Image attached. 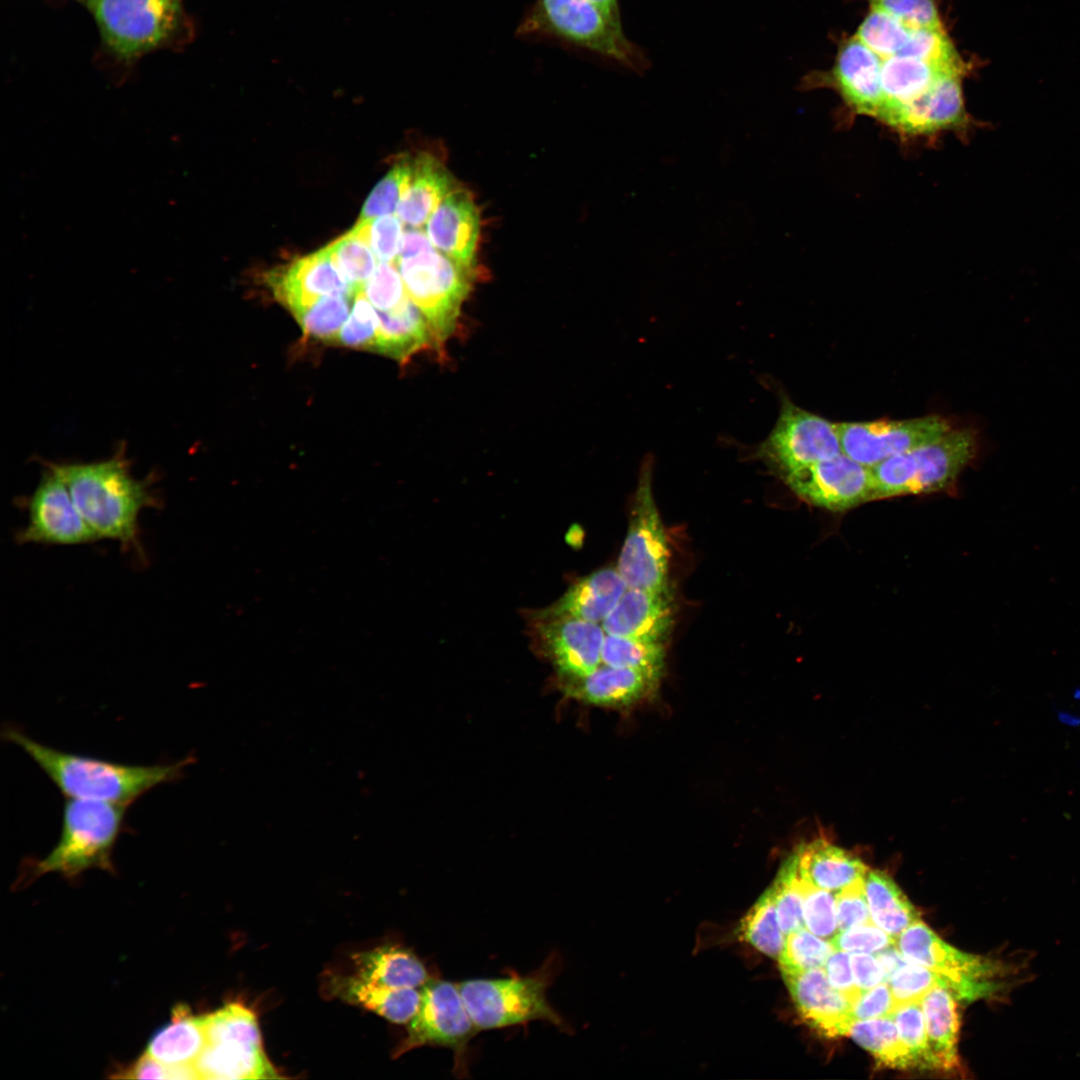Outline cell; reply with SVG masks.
Listing matches in <instances>:
<instances>
[{
    "label": "cell",
    "instance_id": "836d02e7",
    "mask_svg": "<svg viewBox=\"0 0 1080 1080\" xmlns=\"http://www.w3.org/2000/svg\"><path fill=\"white\" fill-rule=\"evenodd\" d=\"M863 882L873 923L892 938L919 920L918 911L886 873L868 870Z\"/></svg>",
    "mask_w": 1080,
    "mask_h": 1080
},
{
    "label": "cell",
    "instance_id": "277c9868",
    "mask_svg": "<svg viewBox=\"0 0 1080 1080\" xmlns=\"http://www.w3.org/2000/svg\"><path fill=\"white\" fill-rule=\"evenodd\" d=\"M980 451L976 427L954 426L929 443L870 467L872 500L951 488Z\"/></svg>",
    "mask_w": 1080,
    "mask_h": 1080
},
{
    "label": "cell",
    "instance_id": "44dd1931",
    "mask_svg": "<svg viewBox=\"0 0 1080 1080\" xmlns=\"http://www.w3.org/2000/svg\"><path fill=\"white\" fill-rule=\"evenodd\" d=\"M803 1020L826 1037L847 1036L852 1023V1003L828 981L822 968L783 975Z\"/></svg>",
    "mask_w": 1080,
    "mask_h": 1080
},
{
    "label": "cell",
    "instance_id": "f907efd6",
    "mask_svg": "<svg viewBox=\"0 0 1080 1080\" xmlns=\"http://www.w3.org/2000/svg\"><path fill=\"white\" fill-rule=\"evenodd\" d=\"M363 293L379 311L391 310L408 298L396 262L380 261L365 283Z\"/></svg>",
    "mask_w": 1080,
    "mask_h": 1080
},
{
    "label": "cell",
    "instance_id": "c3c4849f",
    "mask_svg": "<svg viewBox=\"0 0 1080 1080\" xmlns=\"http://www.w3.org/2000/svg\"><path fill=\"white\" fill-rule=\"evenodd\" d=\"M894 1009L913 1002H920L924 995L937 985H943L941 978L931 970L906 962L887 980Z\"/></svg>",
    "mask_w": 1080,
    "mask_h": 1080
},
{
    "label": "cell",
    "instance_id": "1f68e13d",
    "mask_svg": "<svg viewBox=\"0 0 1080 1080\" xmlns=\"http://www.w3.org/2000/svg\"><path fill=\"white\" fill-rule=\"evenodd\" d=\"M376 311L379 318L376 352L404 362L434 344L427 320L409 297L391 310Z\"/></svg>",
    "mask_w": 1080,
    "mask_h": 1080
},
{
    "label": "cell",
    "instance_id": "ac0fdd59",
    "mask_svg": "<svg viewBox=\"0 0 1080 1080\" xmlns=\"http://www.w3.org/2000/svg\"><path fill=\"white\" fill-rule=\"evenodd\" d=\"M881 67L882 59L854 35L841 43L831 71L808 76L803 87H831L849 114L876 119L883 104Z\"/></svg>",
    "mask_w": 1080,
    "mask_h": 1080
},
{
    "label": "cell",
    "instance_id": "9c48e42d",
    "mask_svg": "<svg viewBox=\"0 0 1080 1080\" xmlns=\"http://www.w3.org/2000/svg\"><path fill=\"white\" fill-rule=\"evenodd\" d=\"M406 293L427 320L434 345L445 344L453 334L462 305L473 282L474 269L436 248L396 260Z\"/></svg>",
    "mask_w": 1080,
    "mask_h": 1080
},
{
    "label": "cell",
    "instance_id": "ba28073f",
    "mask_svg": "<svg viewBox=\"0 0 1080 1080\" xmlns=\"http://www.w3.org/2000/svg\"><path fill=\"white\" fill-rule=\"evenodd\" d=\"M203 1018L206 1044L194 1065L198 1079L279 1078L263 1051L250 1009L229 1003Z\"/></svg>",
    "mask_w": 1080,
    "mask_h": 1080
},
{
    "label": "cell",
    "instance_id": "60d3db41",
    "mask_svg": "<svg viewBox=\"0 0 1080 1080\" xmlns=\"http://www.w3.org/2000/svg\"><path fill=\"white\" fill-rule=\"evenodd\" d=\"M911 30L892 15L870 7L855 36L883 60L903 49Z\"/></svg>",
    "mask_w": 1080,
    "mask_h": 1080
},
{
    "label": "cell",
    "instance_id": "83f0119b",
    "mask_svg": "<svg viewBox=\"0 0 1080 1080\" xmlns=\"http://www.w3.org/2000/svg\"><path fill=\"white\" fill-rule=\"evenodd\" d=\"M353 962L355 975L392 988L421 989L435 977L412 950L400 944L357 953Z\"/></svg>",
    "mask_w": 1080,
    "mask_h": 1080
},
{
    "label": "cell",
    "instance_id": "8d00e7d4",
    "mask_svg": "<svg viewBox=\"0 0 1080 1080\" xmlns=\"http://www.w3.org/2000/svg\"><path fill=\"white\" fill-rule=\"evenodd\" d=\"M602 663L662 674L665 646L662 641L608 634L603 642Z\"/></svg>",
    "mask_w": 1080,
    "mask_h": 1080
},
{
    "label": "cell",
    "instance_id": "74e56055",
    "mask_svg": "<svg viewBox=\"0 0 1080 1080\" xmlns=\"http://www.w3.org/2000/svg\"><path fill=\"white\" fill-rule=\"evenodd\" d=\"M777 919L787 935L805 927L803 918L804 889L798 866L797 850L782 865L771 886Z\"/></svg>",
    "mask_w": 1080,
    "mask_h": 1080
},
{
    "label": "cell",
    "instance_id": "4fadbf2b",
    "mask_svg": "<svg viewBox=\"0 0 1080 1080\" xmlns=\"http://www.w3.org/2000/svg\"><path fill=\"white\" fill-rule=\"evenodd\" d=\"M842 453L836 423L811 413L781 396L778 419L756 456L782 478Z\"/></svg>",
    "mask_w": 1080,
    "mask_h": 1080
},
{
    "label": "cell",
    "instance_id": "b9f144b4",
    "mask_svg": "<svg viewBox=\"0 0 1080 1080\" xmlns=\"http://www.w3.org/2000/svg\"><path fill=\"white\" fill-rule=\"evenodd\" d=\"M834 950L830 941L816 936L805 927L790 932L785 935L778 957L782 975L823 968Z\"/></svg>",
    "mask_w": 1080,
    "mask_h": 1080
},
{
    "label": "cell",
    "instance_id": "5bb4252c",
    "mask_svg": "<svg viewBox=\"0 0 1080 1080\" xmlns=\"http://www.w3.org/2000/svg\"><path fill=\"white\" fill-rule=\"evenodd\" d=\"M954 426L941 415L836 423L842 453L867 467L929 443Z\"/></svg>",
    "mask_w": 1080,
    "mask_h": 1080
},
{
    "label": "cell",
    "instance_id": "d6a6232c",
    "mask_svg": "<svg viewBox=\"0 0 1080 1080\" xmlns=\"http://www.w3.org/2000/svg\"><path fill=\"white\" fill-rule=\"evenodd\" d=\"M921 1006L933 1068L951 1070L959 1066L956 998L948 988L937 985L924 995Z\"/></svg>",
    "mask_w": 1080,
    "mask_h": 1080
},
{
    "label": "cell",
    "instance_id": "4dcf8cb0",
    "mask_svg": "<svg viewBox=\"0 0 1080 1080\" xmlns=\"http://www.w3.org/2000/svg\"><path fill=\"white\" fill-rule=\"evenodd\" d=\"M627 589L617 569L604 568L575 583L548 611L597 623L609 615Z\"/></svg>",
    "mask_w": 1080,
    "mask_h": 1080
},
{
    "label": "cell",
    "instance_id": "681fc988",
    "mask_svg": "<svg viewBox=\"0 0 1080 1080\" xmlns=\"http://www.w3.org/2000/svg\"><path fill=\"white\" fill-rule=\"evenodd\" d=\"M803 889L805 928L818 937L832 939L838 932L835 894L813 886L805 880H803Z\"/></svg>",
    "mask_w": 1080,
    "mask_h": 1080
},
{
    "label": "cell",
    "instance_id": "ee69618b",
    "mask_svg": "<svg viewBox=\"0 0 1080 1080\" xmlns=\"http://www.w3.org/2000/svg\"><path fill=\"white\" fill-rule=\"evenodd\" d=\"M413 170V159L399 161L373 188L366 199L358 220L391 215L397 211Z\"/></svg>",
    "mask_w": 1080,
    "mask_h": 1080
},
{
    "label": "cell",
    "instance_id": "484cf974",
    "mask_svg": "<svg viewBox=\"0 0 1080 1080\" xmlns=\"http://www.w3.org/2000/svg\"><path fill=\"white\" fill-rule=\"evenodd\" d=\"M457 187L455 178L441 160L421 153L413 159L412 175L399 202L397 216L405 226L421 228Z\"/></svg>",
    "mask_w": 1080,
    "mask_h": 1080
},
{
    "label": "cell",
    "instance_id": "7402d4cb",
    "mask_svg": "<svg viewBox=\"0 0 1080 1080\" xmlns=\"http://www.w3.org/2000/svg\"><path fill=\"white\" fill-rule=\"evenodd\" d=\"M426 233L437 250L474 269L480 236V213L472 194L453 190L426 223Z\"/></svg>",
    "mask_w": 1080,
    "mask_h": 1080
},
{
    "label": "cell",
    "instance_id": "5b68a950",
    "mask_svg": "<svg viewBox=\"0 0 1080 1080\" xmlns=\"http://www.w3.org/2000/svg\"><path fill=\"white\" fill-rule=\"evenodd\" d=\"M127 806L66 798L59 839L42 859L29 864V878L57 873L67 879L88 869L114 872L112 852L124 829Z\"/></svg>",
    "mask_w": 1080,
    "mask_h": 1080
},
{
    "label": "cell",
    "instance_id": "e575fe53",
    "mask_svg": "<svg viewBox=\"0 0 1080 1080\" xmlns=\"http://www.w3.org/2000/svg\"><path fill=\"white\" fill-rule=\"evenodd\" d=\"M847 1036L869 1051L880 1066L896 1069L915 1068L909 1050L900 1039L891 1016L855 1020Z\"/></svg>",
    "mask_w": 1080,
    "mask_h": 1080
},
{
    "label": "cell",
    "instance_id": "6125c7cd",
    "mask_svg": "<svg viewBox=\"0 0 1080 1080\" xmlns=\"http://www.w3.org/2000/svg\"><path fill=\"white\" fill-rule=\"evenodd\" d=\"M596 4L606 15L617 23H621L618 0H590Z\"/></svg>",
    "mask_w": 1080,
    "mask_h": 1080
},
{
    "label": "cell",
    "instance_id": "7c38bea8",
    "mask_svg": "<svg viewBox=\"0 0 1080 1080\" xmlns=\"http://www.w3.org/2000/svg\"><path fill=\"white\" fill-rule=\"evenodd\" d=\"M479 1032L462 999L457 983L432 978L421 988L419 1009L408 1023L396 1056L422 1046L449 1048L457 1076L467 1075L468 1044Z\"/></svg>",
    "mask_w": 1080,
    "mask_h": 1080
},
{
    "label": "cell",
    "instance_id": "2e32d148",
    "mask_svg": "<svg viewBox=\"0 0 1080 1080\" xmlns=\"http://www.w3.org/2000/svg\"><path fill=\"white\" fill-rule=\"evenodd\" d=\"M964 75H942L924 94L900 109L887 127L902 139L933 138L943 132L967 139L976 121L965 107Z\"/></svg>",
    "mask_w": 1080,
    "mask_h": 1080
},
{
    "label": "cell",
    "instance_id": "3957f363",
    "mask_svg": "<svg viewBox=\"0 0 1080 1080\" xmlns=\"http://www.w3.org/2000/svg\"><path fill=\"white\" fill-rule=\"evenodd\" d=\"M104 53L129 67L148 53L189 43L195 27L183 0H85Z\"/></svg>",
    "mask_w": 1080,
    "mask_h": 1080
},
{
    "label": "cell",
    "instance_id": "94428289",
    "mask_svg": "<svg viewBox=\"0 0 1080 1080\" xmlns=\"http://www.w3.org/2000/svg\"><path fill=\"white\" fill-rule=\"evenodd\" d=\"M875 957L884 970L886 981L901 965L907 962L895 945L877 952Z\"/></svg>",
    "mask_w": 1080,
    "mask_h": 1080
},
{
    "label": "cell",
    "instance_id": "f35d334b",
    "mask_svg": "<svg viewBox=\"0 0 1080 1080\" xmlns=\"http://www.w3.org/2000/svg\"><path fill=\"white\" fill-rule=\"evenodd\" d=\"M326 247L347 281L357 291L363 290L377 267L376 255L368 242L352 228Z\"/></svg>",
    "mask_w": 1080,
    "mask_h": 1080
},
{
    "label": "cell",
    "instance_id": "d590c367",
    "mask_svg": "<svg viewBox=\"0 0 1080 1080\" xmlns=\"http://www.w3.org/2000/svg\"><path fill=\"white\" fill-rule=\"evenodd\" d=\"M738 936L758 951L778 959L784 945L785 934L777 919L771 887L746 913L740 922Z\"/></svg>",
    "mask_w": 1080,
    "mask_h": 1080
},
{
    "label": "cell",
    "instance_id": "9a60e30c",
    "mask_svg": "<svg viewBox=\"0 0 1080 1080\" xmlns=\"http://www.w3.org/2000/svg\"><path fill=\"white\" fill-rule=\"evenodd\" d=\"M28 521L18 531L21 544L79 545L98 540L61 477L48 465L27 502Z\"/></svg>",
    "mask_w": 1080,
    "mask_h": 1080
},
{
    "label": "cell",
    "instance_id": "f1b7e54d",
    "mask_svg": "<svg viewBox=\"0 0 1080 1080\" xmlns=\"http://www.w3.org/2000/svg\"><path fill=\"white\" fill-rule=\"evenodd\" d=\"M206 1044L203 1016L184 1005L173 1009L171 1021L150 1038L146 1054L172 1068L194 1067Z\"/></svg>",
    "mask_w": 1080,
    "mask_h": 1080
},
{
    "label": "cell",
    "instance_id": "603a6c76",
    "mask_svg": "<svg viewBox=\"0 0 1080 1080\" xmlns=\"http://www.w3.org/2000/svg\"><path fill=\"white\" fill-rule=\"evenodd\" d=\"M662 674L645 670L599 666L592 673L565 679L566 694L586 704L604 707H628L650 696Z\"/></svg>",
    "mask_w": 1080,
    "mask_h": 1080
},
{
    "label": "cell",
    "instance_id": "680465c9",
    "mask_svg": "<svg viewBox=\"0 0 1080 1080\" xmlns=\"http://www.w3.org/2000/svg\"><path fill=\"white\" fill-rule=\"evenodd\" d=\"M850 963L855 982L862 991L886 981L884 970L875 956L853 953L850 955Z\"/></svg>",
    "mask_w": 1080,
    "mask_h": 1080
},
{
    "label": "cell",
    "instance_id": "ab89813d",
    "mask_svg": "<svg viewBox=\"0 0 1080 1080\" xmlns=\"http://www.w3.org/2000/svg\"><path fill=\"white\" fill-rule=\"evenodd\" d=\"M354 298L345 295L325 296L294 317L305 335L336 342L350 315Z\"/></svg>",
    "mask_w": 1080,
    "mask_h": 1080
},
{
    "label": "cell",
    "instance_id": "d6986e66",
    "mask_svg": "<svg viewBox=\"0 0 1080 1080\" xmlns=\"http://www.w3.org/2000/svg\"><path fill=\"white\" fill-rule=\"evenodd\" d=\"M535 630L543 649L561 678H580L592 673L602 662L604 630L596 622L543 611Z\"/></svg>",
    "mask_w": 1080,
    "mask_h": 1080
},
{
    "label": "cell",
    "instance_id": "d4e9b609",
    "mask_svg": "<svg viewBox=\"0 0 1080 1080\" xmlns=\"http://www.w3.org/2000/svg\"><path fill=\"white\" fill-rule=\"evenodd\" d=\"M965 71L914 57L894 55L882 60L883 104L876 120L887 126L896 113L924 94L942 75Z\"/></svg>",
    "mask_w": 1080,
    "mask_h": 1080
},
{
    "label": "cell",
    "instance_id": "f6af8a7d",
    "mask_svg": "<svg viewBox=\"0 0 1080 1080\" xmlns=\"http://www.w3.org/2000/svg\"><path fill=\"white\" fill-rule=\"evenodd\" d=\"M900 1039L909 1050L915 1068L934 1069L920 1002L899 1006L890 1015Z\"/></svg>",
    "mask_w": 1080,
    "mask_h": 1080
},
{
    "label": "cell",
    "instance_id": "f546056e",
    "mask_svg": "<svg viewBox=\"0 0 1080 1080\" xmlns=\"http://www.w3.org/2000/svg\"><path fill=\"white\" fill-rule=\"evenodd\" d=\"M797 852L802 879L831 892L863 879L869 870L856 855L823 839L803 845Z\"/></svg>",
    "mask_w": 1080,
    "mask_h": 1080
},
{
    "label": "cell",
    "instance_id": "816d5d0a",
    "mask_svg": "<svg viewBox=\"0 0 1080 1080\" xmlns=\"http://www.w3.org/2000/svg\"><path fill=\"white\" fill-rule=\"evenodd\" d=\"M870 7L880 9L910 29L943 26L938 0H868Z\"/></svg>",
    "mask_w": 1080,
    "mask_h": 1080
},
{
    "label": "cell",
    "instance_id": "6da1fadb",
    "mask_svg": "<svg viewBox=\"0 0 1080 1080\" xmlns=\"http://www.w3.org/2000/svg\"><path fill=\"white\" fill-rule=\"evenodd\" d=\"M2 737L20 747L66 798L124 806L156 786L179 780L193 760L188 757L156 765L117 763L55 749L9 725L3 728Z\"/></svg>",
    "mask_w": 1080,
    "mask_h": 1080
},
{
    "label": "cell",
    "instance_id": "4316f807",
    "mask_svg": "<svg viewBox=\"0 0 1080 1080\" xmlns=\"http://www.w3.org/2000/svg\"><path fill=\"white\" fill-rule=\"evenodd\" d=\"M329 991L335 997L369 1009L395 1024H408L421 1002V989L387 987L355 974L333 975Z\"/></svg>",
    "mask_w": 1080,
    "mask_h": 1080
},
{
    "label": "cell",
    "instance_id": "11a10c76",
    "mask_svg": "<svg viewBox=\"0 0 1080 1080\" xmlns=\"http://www.w3.org/2000/svg\"><path fill=\"white\" fill-rule=\"evenodd\" d=\"M114 1077L124 1079H198L194 1067L172 1068L146 1053Z\"/></svg>",
    "mask_w": 1080,
    "mask_h": 1080
},
{
    "label": "cell",
    "instance_id": "e0dca14e",
    "mask_svg": "<svg viewBox=\"0 0 1080 1080\" xmlns=\"http://www.w3.org/2000/svg\"><path fill=\"white\" fill-rule=\"evenodd\" d=\"M783 480L801 499L831 511L872 501L870 467L843 453L798 469Z\"/></svg>",
    "mask_w": 1080,
    "mask_h": 1080
},
{
    "label": "cell",
    "instance_id": "91938a15",
    "mask_svg": "<svg viewBox=\"0 0 1080 1080\" xmlns=\"http://www.w3.org/2000/svg\"><path fill=\"white\" fill-rule=\"evenodd\" d=\"M434 248L426 231L408 227L403 231L398 258H410Z\"/></svg>",
    "mask_w": 1080,
    "mask_h": 1080
},
{
    "label": "cell",
    "instance_id": "6f0895ef",
    "mask_svg": "<svg viewBox=\"0 0 1080 1080\" xmlns=\"http://www.w3.org/2000/svg\"><path fill=\"white\" fill-rule=\"evenodd\" d=\"M893 1011V998L887 981L863 991L852 1006L854 1020L887 1017Z\"/></svg>",
    "mask_w": 1080,
    "mask_h": 1080
},
{
    "label": "cell",
    "instance_id": "7dc6e473",
    "mask_svg": "<svg viewBox=\"0 0 1080 1080\" xmlns=\"http://www.w3.org/2000/svg\"><path fill=\"white\" fill-rule=\"evenodd\" d=\"M403 225L398 216L391 214L358 220L353 228L368 242L380 261L396 262L404 231Z\"/></svg>",
    "mask_w": 1080,
    "mask_h": 1080
},
{
    "label": "cell",
    "instance_id": "8992f818",
    "mask_svg": "<svg viewBox=\"0 0 1080 1080\" xmlns=\"http://www.w3.org/2000/svg\"><path fill=\"white\" fill-rule=\"evenodd\" d=\"M560 968V956L553 952L528 975L469 979L457 985L478 1031L524 1025L535 1020L568 1031L567 1024L546 996Z\"/></svg>",
    "mask_w": 1080,
    "mask_h": 1080
},
{
    "label": "cell",
    "instance_id": "9f6ffc18",
    "mask_svg": "<svg viewBox=\"0 0 1080 1080\" xmlns=\"http://www.w3.org/2000/svg\"><path fill=\"white\" fill-rule=\"evenodd\" d=\"M824 971L830 984L853 1004L863 991L857 986L848 952L834 950L828 957Z\"/></svg>",
    "mask_w": 1080,
    "mask_h": 1080
},
{
    "label": "cell",
    "instance_id": "8fae6325",
    "mask_svg": "<svg viewBox=\"0 0 1080 1080\" xmlns=\"http://www.w3.org/2000/svg\"><path fill=\"white\" fill-rule=\"evenodd\" d=\"M651 458L642 465L617 570L630 589L667 592L669 550L651 487Z\"/></svg>",
    "mask_w": 1080,
    "mask_h": 1080
},
{
    "label": "cell",
    "instance_id": "db71d44e",
    "mask_svg": "<svg viewBox=\"0 0 1080 1080\" xmlns=\"http://www.w3.org/2000/svg\"><path fill=\"white\" fill-rule=\"evenodd\" d=\"M863 879L835 893L838 932L873 922L865 895Z\"/></svg>",
    "mask_w": 1080,
    "mask_h": 1080
},
{
    "label": "cell",
    "instance_id": "7bdbcfd3",
    "mask_svg": "<svg viewBox=\"0 0 1080 1080\" xmlns=\"http://www.w3.org/2000/svg\"><path fill=\"white\" fill-rule=\"evenodd\" d=\"M897 55L914 57L943 67L969 72L944 27L912 29L909 39Z\"/></svg>",
    "mask_w": 1080,
    "mask_h": 1080
},
{
    "label": "cell",
    "instance_id": "cb8c5ba5",
    "mask_svg": "<svg viewBox=\"0 0 1080 1080\" xmlns=\"http://www.w3.org/2000/svg\"><path fill=\"white\" fill-rule=\"evenodd\" d=\"M668 592L628 588L602 621L607 634L664 642L672 626Z\"/></svg>",
    "mask_w": 1080,
    "mask_h": 1080
},
{
    "label": "cell",
    "instance_id": "ffe728a7",
    "mask_svg": "<svg viewBox=\"0 0 1080 1080\" xmlns=\"http://www.w3.org/2000/svg\"><path fill=\"white\" fill-rule=\"evenodd\" d=\"M266 282L274 297L294 316L322 297H355L360 292L347 281L327 247L269 272Z\"/></svg>",
    "mask_w": 1080,
    "mask_h": 1080
},
{
    "label": "cell",
    "instance_id": "52a82bcc",
    "mask_svg": "<svg viewBox=\"0 0 1080 1080\" xmlns=\"http://www.w3.org/2000/svg\"><path fill=\"white\" fill-rule=\"evenodd\" d=\"M516 33L555 39L612 59L635 72L648 67L644 53L625 36L622 24L590 0H535Z\"/></svg>",
    "mask_w": 1080,
    "mask_h": 1080
},
{
    "label": "cell",
    "instance_id": "30bf717a",
    "mask_svg": "<svg viewBox=\"0 0 1080 1080\" xmlns=\"http://www.w3.org/2000/svg\"><path fill=\"white\" fill-rule=\"evenodd\" d=\"M895 946L907 962L936 973L956 1000L988 998L1000 988L999 963L957 950L920 919L895 939Z\"/></svg>",
    "mask_w": 1080,
    "mask_h": 1080
},
{
    "label": "cell",
    "instance_id": "bcb514c9",
    "mask_svg": "<svg viewBox=\"0 0 1080 1080\" xmlns=\"http://www.w3.org/2000/svg\"><path fill=\"white\" fill-rule=\"evenodd\" d=\"M379 318L363 290L354 298L351 313L336 342L344 346L375 351Z\"/></svg>",
    "mask_w": 1080,
    "mask_h": 1080
},
{
    "label": "cell",
    "instance_id": "f5cc1de1",
    "mask_svg": "<svg viewBox=\"0 0 1080 1080\" xmlns=\"http://www.w3.org/2000/svg\"><path fill=\"white\" fill-rule=\"evenodd\" d=\"M830 942L835 950L853 953H874L895 945V939L873 922L839 931Z\"/></svg>",
    "mask_w": 1080,
    "mask_h": 1080
},
{
    "label": "cell",
    "instance_id": "7a4b0ae2",
    "mask_svg": "<svg viewBox=\"0 0 1080 1080\" xmlns=\"http://www.w3.org/2000/svg\"><path fill=\"white\" fill-rule=\"evenodd\" d=\"M64 481L79 512L98 538L138 548L142 510L159 502L146 481L134 478L122 455L93 463L49 465Z\"/></svg>",
    "mask_w": 1080,
    "mask_h": 1080
}]
</instances>
